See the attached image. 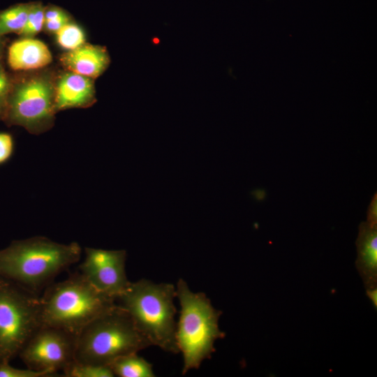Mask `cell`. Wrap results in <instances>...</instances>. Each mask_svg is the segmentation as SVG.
<instances>
[{"mask_svg":"<svg viewBox=\"0 0 377 377\" xmlns=\"http://www.w3.org/2000/svg\"><path fill=\"white\" fill-rule=\"evenodd\" d=\"M13 150L14 141L12 135L7 133H0V164L10 158Z\"/></svg>","mask_w":377,"mask_h":377,"instance_id":"cell-22","label":"cell"},{"mask_svg":"<svg viewBox=\"0 0 377 377\" xmlns=\"http://www.w3.org/2000/svg\"><path fill=\"white\" fill-rule=\"evenodd\" d=\"M0 119H1V113L0 112Z\"/></svg>","mask_w":377,"mask_h":377,"instance_id":"cell-28","label":"cell"},{"mask_svg":"<svg viewBox=\"0 0 377 377\" xmlns=\"http://www.w3.org/2000/svg\"><path fill=\"white\" fill-rule=\"evenodd\" d=\"M114 376L119 377H154L152 364L138 353L119 357L110 364Z\"/></svg>","mask_w":377,"mask_h":377,"instance_id":"cell-14","label":"cell"},{"mask_svg":"<svg viewBox=\"0 0 377 377\" xmlns=\"http://www.w3.org/2000/svg\"><path fill=\"white\" fill-rule=\"evenodd\" d=\"M31 3H19L0 11V37L10 33L20 34L23 29Z\"/></svg>","mask_w":377,"mask_h":377,"instance_id":"cell-16","label":"cell"},{"mask_svg":"<svg viewBox=\"0 0 377 377\" xmlns=\"http://www.w3.org/2000/svg\"><path fill=\"white\" fill-rule=\"evenodd\" d=\"M77 242L61 244L43 236L13 240L0 250V277L38 293L79 261Z\"/></svg>","mask_w":377,"mask_h":377,"instance_id":"cell-1","label":"cell"},{"mask_svg":"<svg viewBox=\"0 0 377 377\" xmlns=\"http://www.w3.org/2000/svg\"><path fill=\"white\" fill-rule=\"evenodd\" d=\"M371 227H377V195H373L367 210L366 221Z\"/></svg>","mask_w":377,"mask_h":377,"instance_id":"cell-24","label":"cell"},{"mask_svg":"<svg viewBox=\"0 0 377 377\" xmlns=\"http://www.w3.org/2000/svg\"><path fill=\"white\" fill-rule=\"evenodd\" d=\"M355 265L366 289L377 288V227L359 225Z\"/></svg>","mask_w":377,"mask_h":377,"instance_id":"cell-11","label":"cell"},{"mask_svg":"<svg viewBox=\"0 0 377 377\" xmlns=\"http://www.w3.org/2000/svg\"><path fill=\"white\" fill-rule=\"evenodd\" d=\"M175 297L173 284L142 279L130 282L115 302L128 313L151 346L176 354L179 352L176 342Z\"/></svg>","mask_w":377,"mask_h":377,"instance_id":"cell-2","label":"cell"},{"mask_svg":"<svg viewBox=\"0 0 377 377\" xmlns=\"http://www.w3.org/2000/svg\"><path fill=\"white\" fill-rule=\"evenodd\" d=\"M45 7L40 2H31L25 25L19 35L33 38L43 29L45 22Z\"/></svg>","mask_w":377,"mask_h":377,"instance_id":"cell-19","label":"cell"},{"mask_svg":"<svg viewBox=\"0 0 377 377\" xmlns=\"http://www.w3.org/2000/svg\"><path fill=\"white\" fill-rule=\"evenodd\" d=\"M85 257L79 266L80 272L87 274L103 267L112 264L122 259H126L125 250H105L95 248H85Z\"/></svg>","mask_w":377,"mask_h":377,"instance_id":"cell-15","label":"cell"},{"mask_svg":"<svg viewBox=\"0 0 377 377\" xmlns=\"http://www.w3.org/2000/svg\"><path fill=\"white\" fill-rule=\"evenodd\" d=\"M1 59H0V112L2 115L3 108L13 85L5 71Z\"/></svg>","mask_w":377,"mask_h":377,"instance_id":"cell-21","label":"cell"},{"mask_svg":"<svg viewBox=\"0 0 377 377\" xmlns=\"http://www.w3.org/2000/svg\"><path fill=\"white\" fill-rule=\"evenodd\" d=\"M42 325L61 329L76 339L93 320L116 305L81 272L51 283L40 297Z\"/></svg>","mask_w":377,"mask_h":377,"instance_id":"cell-3","label":"cell"},{"mask_svg":"<svg viewBox=\"0 0 377 377\" xmlns=\"http://www.w3.org/2000/svg\"><path fill=\"white\" fill-rule=\"evenodd\" d=\"M70 20V16L67 13L64 16L45 22L43 27L46 31L56 34L63 26L69 22Z\"/></svg>","mask_w":377,"mask_h":377,"instance_id":"cell-23","label":"cell"},{"mask_svg":"<svg viewBox=\"0 0 377 377\" xmlns=\"http://www.w3.org/2000/svg\"><path fill=\"white\" fill-rule=\"evenodd\" d=\"M66 14L67 13L64 10L58 6H45L44 13L45 22L58 18Z\"/></svg>","mask_w":377,"mask_h":377,"instance_id":"cell-25","label":"cell"},{"mask_svg":"<svg viewBox=\"0 0 377 377\" xmlns=\"http://www.w3.org/2000/svg\"><path fill=\"white\" fill-rule=\"evenodd\" d=\"M56 38L62 48L75 50L85 43V35L77 24L71 22L63 26L57 33Z\"/></svg>","mask_w":377,"mask_h":377,"instance_id":"cell-18","label":"cell"},{"mask_svg":"<svg viewBox=\"0 0 377 377\" xmlns=\"http://www.w3.org/2000/svg\"><path fill=\"white\" fill-rule=\"evenodd\" d=\"M180 304L176 342L183 357L182 374L197 369L215 351L214 343L225 333L219 326L222 312L215 309L204 293H194L182 279L175 287Z\"/></svg>","mask_w":377,"mask_h":377,"instance_id":"cell-4","label":"cell"},{"mask_svg":"<svg viewBox=\"0 0 377 377\" xmlns=\"http://www.w3.org/2000/svg\"><path fill=\"white\" fill-rule=\"evenodd\" d=\"M60 61L69 71L94 79L106 70L110 57L104 47L84 43L63 54Z\"/></svg>","mask_w":377,"mask_h":377,"instance_id":"cell-10","label":"cell"},{"mask_svg":"<svg viewBox=\"0 0 377 377\" xmlns=\"http://www.w3.org/2000/svg\"><path fill=\"white\" fill-rule=\"evenodd\" d=\"M151 346L128 313L117 303L90 322L76 339L75 360L110 365L117 358Z\"/></svg>","mask_w":377,"mask_h":377,"instance_id":"cell-5","label":"cell"},{"mask_svg":"<svg viewBox=\"0 0 377 377\" xmlns=\"http://www.w3.org/2000/svg\"><path fill=\"white\" fill-rule=\"evenodd\" d=\"M76 339L61 329L42 325L18 356L29 369L58 376V371H63L75 360Z\"/></svg>","mask_w":377,"mask_h":377,"instance_id":"cell-8","label":"cell"},{"mask_svg":"<svg viewBox=\"0 0 377 377\" xmlns=\"http://www.w3.org/2000/svg\"><path fill=\"white\" fill-rule=\"evenodd\" d=\"M125 263L126 259H122L84 275L98 290L116 300L130 283Z\"/></svg>","mask_w":377,"mask_h":377,"instance_id":"cell-13","label":"cell"},{"mask_svg":"<svg viewBox=\"0 0 377 377\" xmlns=\"http://www.w3.org/2000/svg\"><path fill=\"white\" fill-rule=\"evenodd\" d=\"M42 326L40 298L0 277V363L10 362Z\"/></svg>","mask_w":377,"mask_h":377,"instance_id":"cell-6","label":"cell"},{"mask_svg":"<svg viewBox=\"0 0 377 377\" xmlns=\"http://www.w3.org/2000/svg\"><path fill=\"white\" fill-rule=\"evenodd\" d=\"M54 87L46 76L23 80L12 87L1 119L8 126H20L31 133L50 128L54 122Z\"/></svg>","mask_w":377,"mask_h":377,"instance_id":"cell-7","label":"cell"},{"mask_svg":"<svg viewBox=\"0 0 377 377\" xmlns=\"http://www.w3.org/2000/svg\"><path fill=\"white\" fill-rule=\"evenodd\" d=\"M367 297L371 300L375 309L377 307V288L366 289Z\"/></svg>","mask_w":377,"mask_h":377,"instance_id":"cell-26","label":"cell"},{"mask_svg":"<svg viewBox=\"0 0 377 377\" xmlns=\"http://www.w3.org/2000/svg\"><path fill=\"white\" fill-rule=\"evenodd\" d=\"M66 377H113L110 365H98L73 361L63 371Z\"/></svg>","mask_w":377,"mask_h":377,"instance_id":"cell-17","label":"cell"},{"mask_svg":"<svg viewBox=\"0 0 377 377\" xmlns=\"http://www.w3.org/2000/svg\"><path fill=\"white\" fill-rule=\"evenodd\" d=\"M96 101L92 78L73 73L61 74L54 86V109L60 110L73 108H87Z\"/></svg>","mask_w":377,"mask_h":377,"instance_id":"cell-9","label":"cell"},{"mask_svg":"<svg viewBox=\"0 0 377 377\" xmlns=\"http://www.w3.org/2000/svg\"><path fill=\"white\" fill-rule=\"evenodd\" d=\"M52 57L47 45L33 38L13 42L8 51V63L14 71L38 69L48 65Z\"/></svg>","mask_w":377,"mask_h":377,"instance_id":"cell-12","label":"cell"},{"mask_svg":"<svg viewBox=\"0 0 377 377\" xmlns=\"http://www.w3.org/2000/svg\"><path fill=\"white\" fill-rule=\"evenodd\" d=\"M57 375L32 369H19L12 367L9 362L0 363V377H51Z\"/></svg>","mask_w":377,"mask_h":377,"instance_id":"cell-20","label":"cell"},{"mask_svg":"<svg viewBox=\"0 0 377 377\" xmlns=\"http://www.w3.org/2000/svg\"><path fill=\"white\" fill-rule=\"evenodd\" d=\"M3 52V43L1 40V37H0V59L2 58Z\"/></svg>","mask_w":377,"mask_h":377,"instance_id":"cell-27","label":"cell"}]
</instances>
